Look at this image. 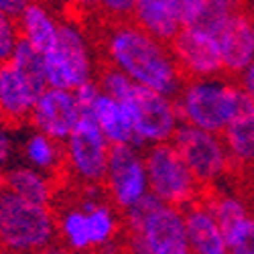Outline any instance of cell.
<instances>
[{"label": "cell", "mask_w": 254, "mask_h": 254, "mask_svg": "<svg viewBox=\"0 0 254 254\" xmlns=\"http://www.w3.org/2000/svg\"><path fill=\"white\" fill-rule=\"evenodd\" d=\"M104 55L108 65L124 71L134 83L157 90L165 96H177L183 86V73L169 43L138 27L134 20H114L104 35Z\"/></svg>", "instance_id": "cell-1"}, {"label": "cell", "mask_w": 254, "mask_h": 254, "mask_svg": "<svg viewBox=\"0 0 254 254\" xmlns=\"http://www.w3.org/2000/svg\"><path fill=\"white\" fill-rule=\"evenodd\" d=\"M122 214L124 246L128 254H191L181 207L146 193Z\"/></svg>", "instance_id": "cell-2"}, {"label": "cell", "mask_w": 254, "mask_h": 254, "mask_svg": "<svg viewBox=\"0 0 254 254\" xmlns=\"http://www.w3.org/2000/svg\"><path fill=\"white\" fill-rule=\"evenodd\" d=\"M175 102L181 122L211 132H222L234 118L254 110V98L244 92L240 83L220 75L183 81Z\"/></svg>", "instance_id": "cell-3"}, {"label": "cell", "mask_w": 254, "mask_h": 254, "mask_svg": "<svg viewBox=\"0 0 254 254\" xmlns=\"http://www.w3.org/2000/svg\"><path fill=\"white\" fill-rule=\"evenodd\" d=\"M57 238V218L39 205L0 189V250L4 254H39Z\"/></svg>", "instance_id": "cell-4"}, {"label": "cell", "mask_w": 254, "mask_h": 254, "mask_svg": "<svg viewBox=\"0 0 254 254\" xmlns=\"http://www.w3.org/2000/svg\"><path fill=\"white\" fill-rule=\"evenodd\" d=\"M144 163L151 193L157 195L161 201L183 209L199 199L203 187L189 171V167L185 165L183 157L171 140L146 146Z\"/></svg>", "instance_id": "cell-5"}, {"label": "cell", "mask_w": 254, "mask_h": 254, "mask_svg": "<svg viewBox=\"0 0 254 254\" xmlns=\"http://www.w3.org/2000/svg\"><path fill=\"white\" fill-rule=\"evenodd\" d=\"M47 83L53 88L75 90L94 75L90 41L79 25L61 20L55 45L43 53Z\"/></svg>", "instance_id": "cell-6"}, {"label": "cell", "mask_w": 254, "mask_h": 254, "mask_svg": "<svg viewBox=\"0 0 254 254\" xmlns=\"http://www.w3.org/2000/svg\"><path fill=\"white\" fill-rule=\"evenodd\" d=\"M122 102L130 112L138 146L169 142L181 124L175 98L140 83H134L130 94Z\"/></svg>", "instance_id": "cell-7"}, {"label": "cell", "mask_w": 254, "mask_h": 254, "mask_svg": "<svg viewBox=\"0 0 254 254\" xmlns=\"http://www.w3.org/2000/svg\"><path fill=\"white\" fill-rule=\"evenodd\" d=\"M171 142L201 187L216 185L230 171L232 163L220 132L203 130L193 124L181 122Z\"/></svg>", "instance_id": "cell-8"}, {"label": "cell", "mask_w": 254, "mask_h": 254, "mask_svg": "<svg viewBox=\"0 0 254 254\" xmlns=\"http://www.w3.org/2000/svg\"><path fill=\"white\" fill-rule=\"evenodd\" d=\"M110 142L92 114H81L63 142L65 167L79 185H102L110 155Z\"/></svg>", "instance_id": "cell-9"}, {"label": "cell", "mask_w": 254, "mask_h": 254, "mask_svg": "<svg viewBox=\"0 0 254 254\" xmlns=\"http://www.w3.org/2000/svg\"><path fill=\"white\" fill-rule=\"evenodd\" d=\"M108 201L124 211L151 193L144 155L134 144H112L102 181Z\"/></svg>", "instance_id": "cell-10"}, {"label": "cell", "mask_w": 254, "mask_h": 254, "mask_svg": "<svg viewBox=\"0 0 254 254\" xmlns=\"http://www.w3.org/2000/svg\"><path fill=\"white\" fill-rule=\"evenodd\" d=\"M175 61L185 79L211 77L224 71L218 37L197 27H181L169 41Z\"/></svg>", "instance_id": "cell-11"}, {"label": "cell", "mask_w": 254, "mask_h": 254, "mask_svg": "<svg viewBox=\"0 0 254 254\" xmlns=\"http://www.w3.org/2000/svg\"><path fill=\"white\" fill-rule=\"evenodd\" d=\"M79 116L81 112L73 96V90L47 86L39 94L31 110L29 122L35 126V130L43 132L59 142H65V138L73 130V126L77 124Z\"/></svg>", "instance_id": "cell-12"}, {"label": "cell", "mask_w": 254, "mask_h": 254, "mask_svg": "<svg viewBox=\"0 0 254 254\" xmlns=\"http://www.w3.org/2000/svg\"><path fill=\"white\" fill-rule=\"evenodd\" d=\"M216 37L224 71L238 75L254 61V27L248 14L234 12Z\"/></svg>", "instance_id": "cell-13"}, {"label": "cell", "mask_w": 254, "mask_h": 254, "mask_svg": "<svg viewBox=\"0 0 254 254\" xmlns=\"http://www.w3.org/2000/svg\"><path fill=\"white\" fill-rule=\"evenodd\" d=\"M37 98L39 92L10 61L0 63V116L6 126L27 122Z\"/></svg>", "instance_id": "cell-14"}, {"label": "cell", "mask_w": 254, "mask_h": 254, "mask_svg": "<svg viewBox=\"0 0 254 254\" xmlns=\"http://www.w3.org/2000/svg\"><path fill=\"white\" fill-rule=\"evenodd\" d=\"M187 242L191 254H228V240L207 201L195 199L183 207Z\"/></svg>", "instance_id": "cell-15"}, {"label": "cell", "mask_w": 254, "mask_h": 254, "mask_svg": "<svg viewBox=\"0 0 254 254\" xmlns=\"http://www.w3.org/2000/svg\"><path fill=\"white\" fill-rule=\"evenodd\" d=\"M90 114L94 116V120L100 126V130L104 132V136L108 138L110 144H134V146H138L132 118H130V112L126 108L124 102L102 92Z\"/></svg>", "instance_id": "cell-16"}, {"label": "cell", "mask_w": 254, "mask_h": 254, "mask_svg": "<svg viewBox=\"0 0 254 254\" xmlns=\"http://www.w3.org/2000/svg\"><path fill=\"white\" fill-rule=\"evenodd\" d=\"M20 39L31 43L39 53H47L57 41L59 23L55 14L39 0H33L25 6V10L16 16Z\"/></svg>", "instance_id": "cell-17"}, {"label": "cell", "mask_w": 254, "mask_h": 254, "mask_svg": "<svg viewBox=\"0 0 254 254\" xmlns=\"http://www.w3.org/2000/svg\"><path fill=\"white\" fill-rule=\"evenodd\" d=\"M4 189L39 205H51L55 199V181L51 175L31 165H14L4 171Z\"/></svg>", "instance_id": "cell-18"}, {"label": "cell", "mask_w": 254, "mask_h": 254, "mask_svg": "<svg viewBox=\"0 0 254 254\" xmlns=\"http://www.w3.org/2000/svg\"><path fill=\"white\" fill-rule=\"evenodd\" d=\"M132 20L165 43H169L181 29L173 0H134Z\"/></svg>", "instance_id": "cell-19"}, {"label": "cell", "mask_w": 254, "mask_h": 254, "mask_svg": "<svg viewBox=\"0 0 254 254\" xmlns=\"http://www.w3.org/2000/svg\"><path fill=\"white\" fill-rule=\"evenodd\" d=\"M55 218H57V236L63 246L69 248L73 254L94 252L90 218L86 209H81L77 203H73V205H67Z\"/></svg>", "instance_id": "cell-20"}, {"label": "cell", "mask_w": 254, "mask_h": 254, "mask_svg": "<svg viewBox=\"0 0 254 254\" xmlns=\"http://www.w3.org/2000/svg\"><path fill=\"white\" fill-rule=\"evenodd\" d=\"M23 159L27 165L39 169L47 175H57L65 167V151L63 142L43 134V132H31L23 142Z\"/></svg>", "instance_id": "cell-21"}, {"label": "cell", "mask_w": 254, "mask_h": 254, "mask_svg": "<svg viewBox=\"0 0 254 254\" xmlns=\"http://www.w3.org/2000/svg\"><path fill=\"white\" fill-rule=\"evenodd\" d=\"M220 134L232 167H254V110L234 118Z\"/></svg>", "instance_id": "cell-22"}, {"label": "cell", "mask_w": 254, "mask_h": 254, "mask_svg": "<svg viewBox=\"0 0 254 254\" xmlns=\"http://www.w3.org/2000/svg\"><path fill=\"white\" fill-rule=\"evenodd\" d=\"M12 65L27 77V81L41 94L49 83H47V75H45V63H43V53H39L31 43H27L25 39H20L10 59Z\"/></svg>", "instance_id": "cell-23"}, {"label": "cell", "mask_w": 254, "mask_h": 254, "mask_svg": "<svg viewBox=\"0 0 254 254\" xmlns=\"http://www.w3.org/2000/svg\"><path fill=\"white\" fill-rule=\"evenodd\" d=\"M207 205L211 211H214L218 224L222 226L224 236H228L232 230L238 228L250 216V209H248L246 201L234 193H218V195L207 199Z\"/></svg>", "instance_id": "cell-24"}, {"label": "cell", "mask_w": 254, "mask_h": 254, "mask_svg": "<svg viewBox=\"0 0 254 254\" xmlns=\"http://www.w3.org/2000/svg\"><path fill=\"white\" fill-rule=\"evenodd\" d=\"M240 2L242 0H205V10L193 27L218 35L220 29L226 25V20L240 10Z\"/></svg>", "instance_id": "cell-25"}, {"label": "cell", "mask_w": 254, "mask_h": 254, "mask_svg": "<svg viewBox=\"0 0 254 254\" xmlns=\"http://www.w3.org/2000/svg\"><path fill=\"white\" fill-rule=\"evenodd\" d=\"M98 86H100V90H102L104 94H108V96H112V98H116V100L122 102L126 96L130 94L134 81H132L128 75H126L124 71L116 69L114 65H106V67H102V71H100Z\"/></svg>", "instance_id": "cell-26"}, {"label": "cell", "mask_w": 254, "mask_h": 254, "mask_svg": "<svg viewBox=\"0 0 254 254\" xmlns=\"http://www.w3.org/2000/svg\"><path fill=\"white\" fill-rule=\"evenodd\" d=\"M228 254H254V216L250 214L226 236Z\"/></svg>", "instance_id": "cell-27"}, {"label": "cell", "mask_w": 254, "mask_h": 254, "mask_svg": "<svg viewBox=\"0 0 254 254\" xmlns=\"http://www.w3.org/2000/svg\"><path fill=\"white\" fill-rule=\"evenodd\" d=\"M20 41V31L16 18L0 10V63L10 59L16 43Z\"/></svg>", "instance_id": "cell-28"}, {"label": "cell", "mask_w": 254, "mask_h": 254, "mask_svg": "<svg viewBox=\"0 0 254 254\" xmlns=\"http://www.w3.org/2000/svg\"><path fill=\"white\" fill-rule=\"evenodd\" d=\"M173 8L181 27H193L205 10V0H173Z\"/></svg>", "instance_id": "cell-29"}, {"label": "cell", "mask_w": 254, "mask_h": 254, "mask_svg": "<svg viewBox=\"0 0 254 254\" xmlns=\"http://www.w3.org/2000/svg\"><path fill=\"white\" fill-rule=\"evenodd\" d=\"M100 94H102V90H100V86H98L94 79H88V81H83L81 86H77V88L73 90V96H75V100H77L79 112H81V114H90Z\"/></svg>", "instance_id": "cell-30"}, {"label": "cell", "mask_w": 254, "mask_h": 254, "mask_svg": "<svg viewBox=\"0 0 254 254\" xmlns=\"http://www.w3.org/2000/svg\"><path fill=\"white\" fill-rule=\"evenodd\" d=\"M96 6L114 20H126L132 16L134 0H96Z\"/></svg>", "instance_id": "cell-31"}, {"label": "cell", "mask_w": 254, "mask_h": 254, "mask_svg": "<svg viewBox=\"0 0 254 254\" xmlns=\"http://www.w3.org/2000/svg\"><path fill=\"white\" fill-rule=\"evenodd\" d=\"M14 144H12V136L6 130V124L0 126V169H4L12 157Z\"/></svg>", "instance_id": "cell-32"}, {"label": "cell", "mask_w": 254, "mask_h": 254, "mask_svg": "<svg viewBox=\"0 0 254 254\" xmlns=\"http://www.w3.org/2000/svg\"><path fill=\"white\" fill-rule=\"evenodd\" d=\"M238 83L244 88V92L254 98V61L250 63L248 67H244L240 73H238Z\"/></svg>", "instance_id": "cell-33"}, {"label": "cell", "mask_w": 254, "mask_h": 254, "mask_svg": "<svg viewBox=\"0 0 254 254\" xmlns=\"http://www.w3.org/2000/svg\"><path fill=\"white\" fill-rule=\"evenodd\" d=\"M29 2H33V0H0V10H4L6 14L16 18L20 12L25 10V6Z\"/></svg>", "instance_id": "cell-34"}, {"label": "cell", "mask_w": 254, "mask_h": 254, "mask_svg": "<svg viewBox=\"0 0 254 254\" xmlns=\"http://www.w3.org/2000/svg\"><path fill=\"white\" fill-rule=\"evenodd\" d=\"M94 254H128V250H126L124 242H118V238H116V240H112L108 244L96 248Z\"/></svg>", "instance_id": "cell-35"}, {"label": "cell", "mask_w": 254, "mask_h": 254, "mask_svg": "<svg viewBox=\"0 0 254 254\" xmlns=\"http://www.w3.org/2000/svg\"><path fill=\"white\" fill-rule=\"evenodd\" d=\"M39 254H73L69 248H65V246H63V244H49L47 248H43V250H41Z\"/></svg>", "instance_id": "cell-36"}, {"label": "cell", "mask_w": 254, "mask_h": 254, "mask_svg": "<svg viewBox=\"0 0 254 254\" xmlns=\"http://www.w3.org/2000/svg\"><path fill=\"white\" fill-rule=\"evenodd\" d=\"M73 2H75L79 8H90V6H96V0H73Z\"/></svg>", "instance_id": "cell-37"}, {"label": "cell", "mask_w": 254, "mask_h": 254, "mask_svg": "<svg viewBox=\"0 0 254 254\" xmlns=\"http://www.w3.org/2000/svg\"><path fill=\"white\" fill-rule=\"evenodd\" d=\"M2 187H4V171L0 169V189H2Z\"/></svg>", "instance_id": "cell-38"}, {"label": "cell", "mask_w": 254, "mask_h": 254, "mask_svg": "<svg viewBox=\"0 0 254 254\" xmlns=\"http://www.w3.org/2000/svg\"><path fill=\"white\" fill-rule=\"evenodd\" d=\"M4 124H6V122L2 120V116H0V126H4Z\"/></svg>", "instance_id": "cell-39"}, {"label": "cell", "mask_w": 254, "mask_h": 254, "mask_svg": "<svg viewBox=\"0 0 254 254\" xmlns=\"http://www.w3.org/2000/svg\"><path fill=\"white\" fill-rule=\"evenodd\" d=\"M0 254H4V252H2V250H0Z\"/></svg>", "instance_id": "cell-40"}, {"label": "cell", "mask_w": 254, "mask_h": 254, "mask_svg": "<svg viewBox=\"0 0 254 254\" xmlns=\"http://www.w3.org/2000/svg\"><path fill=\"white\" fill-rule=\"evenodd\" d=\"M252 27H254V20H252Z\"/></svg>", "instance_id": "cell-41"}]
</instances>
